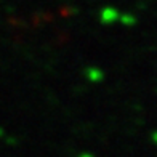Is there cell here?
<instances>
[{
	"mask_svg": "<svg viewBox=\"0 0 157 157\" xmlns=\"http://www.w3.org/2000/svg\"><path fill=\"white\" fill-rule=\"evenodd\" d=\"M120 18H122V13H120L116 6H104V8L99 11V23L106 24V26L117 23V21H120Z\"/></svg>",
	"mask_w": 157,
	"mask_h": 157,
	"instance_id": "obj_1",
	"label": "cell"
},
{
	"mask_svg": "<svg viewBox=\"0 0 157 157\" xmlns=\"http://www.w3.org/2000/svg\"><path fill=\"white\" fill-rule=\"evenodd\" d=\"M88 71H91V72H93V75L90 77V80H93V82L101 80V71H99V69H88Z\"/></svg>",
	"mask_w": 157,
	"mask_h": 157,
	"instance_id": "obj_2",
	"label": "cell"
}]
</instances>
